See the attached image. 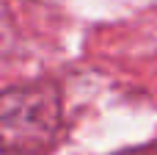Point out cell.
I'll list each match as a JSON object with an SVG mask.
<instances>
[{
	"instance_id": "6da1fadb",
	"label": "cell",
	"mask_w": 157,
	"mask_h": 155,
	"mask_svg": "<svg viewBox=\"0 0 157 155\" xmlns=\"http://www.w3.org/2000/svg\"><path fill=\"white\" fill-rule=\"evenodd\" d=\"M61 94L50 83L11 86L0 97V136L6 155H44L61 136Z\"/></svg>"
},
{
	"instance_id": "7a4b0ae2",
	"label": "cell",
	"mask_w": 157,
	"mask_h": 155,
	"mask_svg": "<svg viewBox=\"0 0 157 155\" xmlns=\"http://www.w3.org/2000/svg\"><path fill=\"white\" fill-rule=\"evenodd\" d=\"M121 155H157V147H144V150H130V153H121Z\"/></svg>"
}]
</instances>
